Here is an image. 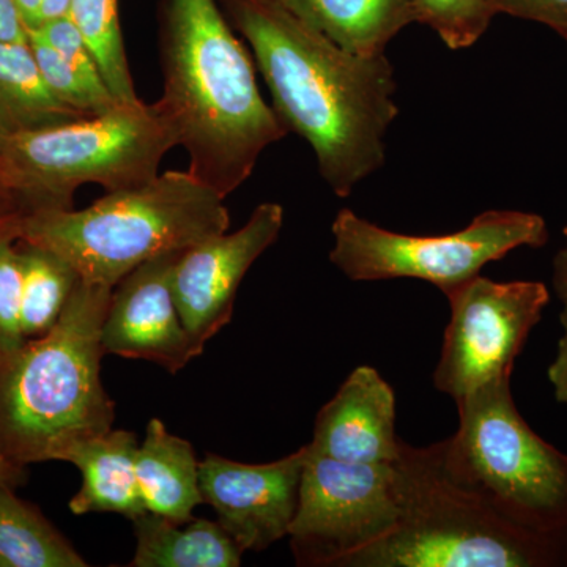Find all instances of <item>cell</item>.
<instances>
[{"label":"cell","instance_id":"cell-10","mask_svg":"<svg viewBox=\"0 0 567 567\" xmlns=\"http://www.w3.org/2000/svg\"><path fill=\"white\" fill-rule=\"evenodd\" d=\"M451 319L434 385L454 402L511 382L514 363L550 303L546 284L498 282L484 276L446 295Z\"/></svg>","mask_w":567,"mask_h":567},{"label":"cell","instance_id":"cell-34","mask_svg":"<svg viewBox=\"0 0 567 567\" xmlns=\"http://www.w3.org/2000/svg\"><path fill=\"white\" fill-rule=\"evenodd\" d=\"M25 481H28V468L11 464L0 451V484L17 491L18 487L24 486Z\"/></svg>","mask_w":567,"mask_h":567},{"label":"cell","instance_id":"cell-3","mask_svg":"<svg viewBox=\"0 0 567 567\" xmlns=\"http://www.w3.org/2000/svg\"><path fill=\"white\" fill-rule=\"evenodd\" d=\"M111 293L78 282L51 331L0 353V451L11 464L63 462L81 442L111 431L115 404L102 382Z\"/></svg>","mask_w":567,"mask_h":567},{"label":"cell","instance_id":"cell-30","mask_svg":"<svg viewBox=\"0 0 567 567\" xmlns=\"http://www.w3.org/2000/svg\"><path fill=\"white\" fill-rule=\"evenodd\" d=\"M0 41H9V43L29 41L28 28L22 21L14 0H0Z\"/></svg>","mask_w":567,"mask_h":567},{"label":"cell","instance_id":"cell-24","mask_svg":"<svg viewBox=\"0 0 567 567\" xmlns=\"http://www.w3.org/2000/svg\"><path fill=\"white\" fill-rule=\"evenodd\" d=\"M29 43L44 81L50 85L52 93L66 106L84 115H96L121 104L112 95L106 82L89 80L61 54L31 33H29Z\"/></svg>","mask_w":567,"mask_h":567},{"label":"cell","instance_id":"cell-36","mask_svg":"<svg viewBox=\"0 0 567 567\" xmlns=\"http://www.w3.org/2000/svg\"><path fill=\"white\" fill-rule=\"evenodd\" d=\"M2 147H3V136H2V134H0V153H2Z\"/></svg>","mask_w":567,"mask_h":567},{"label":"cell","instance_id":"cell-1","mask_svg":"<svg viewBox=\"0 0 567 567\" xmlns=\"http://www.w3.org/2000/svg\"><path fill=\"white\" fill-rule=\"evenodd\" d=\"M252 51L287 133L303 137L324 183L349 197L385 164L399 114L393 63L350 54L275 0H218Z\"/></svg>","mask_w":567,"mask_h":567},{"label":"cell","instance_id":"cell-28","mask_svg":"<svg viewBox=\"0 0 567 567\" xmlns=\"http://www.w3.org/2000/svg\"><path fill=\"white\" fill-rule=\"evenodd\" d=\"M0 200L21 205L28 213L47 208L31 178L22 174L2 155H0Z\"/></svg>","mask_w":567,"mask_h":567},{"label":"cell","instance_id":"cell-25","mask_svg":"<svg viewBox=\"0 0 567 567\" xmlns=\"http://www.w3.org/2000/svg\"><path fill=\"white\" fill-rule=\"evenodd\" d=\"M22 265L18 241H0V353L25 341L21 330Z\"/></svg>","mask_w":567,"mask_h":567},{"label":"cell","instance_id":"cell-32","mask_svg":"<svg viewBox=\"0 0 567 567\" xmlns=\"http://www.w3.org/2000/svg\"><path fill=\"white\" fill-rule=\"evenodd\" d=\"M71 0H43L39 13H37L35 21H33L32 29L40 28L47 22L61 20V18L70 17Z\"/></svg>","mask_w":567,"mask_h":567},{"label":"cell","instance_id":"cell-5","mask_svg":"<svg viewBox=\"0 0 567 567\" xmlns=\"http://www.w3.org/2000/svg\"><path fill=\"white\" fill-rule=\"evenodd\" d=\"M393 466L399 518L393 532L344 567L567 566V540L502 516L447 473L439 446L402 442Z\"/></svg>","mask_w":567,"mask_h":567},{"label":"cell","instance_id":"cell-17","mask_svg":"<svg viewBox=\"0 0 567 567\" xmlns=\"http://www.w3.org/2000/svg\"><path fill=\"white\" fill-rule=\"evenodd\" d=\"M199 464L188 440L171 434L163 421H148L137 447L136 475L147 511L175 524L193 520V511L203 505Z\"/></svg>","mask_w":567,"mask_h":567},{"label":"cell","instance_id":"cell-6","mask_svg":"<svg viewBox=\"0 0 567 567\" xmlns=\"http://www.w3.org/2000/svg\"><path fill=\"white\" fill-rule=\"evenodd\" d=\"M456 405V434L436 443L447 473L514 524L567 540V456L529 427L511 382Z\"/></svg>","mask_w":567,"mask_h":567},{"label":"cell","instance_id":"cell-15","mask_svg":"<svg viewBox=\"0 0 567 567\" xmlns=\"http://www.w3.org/2000/svg\"><path fill=\"white\" fill-rule=\"evenodd\" d=\"M137 439L114 431L81 442L65 456L82 475L80 492L70 499L74 516L114 513L134 520L148 513L136 475Z\"/></svg>","mask_w":567,"mask_h":567},{"label":"cell","instance_id":"cell-8","mask_svg":"<svg viewBox=\"0 0 567 567\" xmlns=\"http://www.w3.org/2000/svg\"><path fill=\"white\" fill-rule=\"evenodd\" d=\"M331 233V264L350 281L420 279L445 297L514 249L540 248L548 241L543 216L516 210L484 212L457 233L421 237L383 229L342 208Z\"/></svg>","mask_w":567,"mask_h":567},{"label":"cell","instance_id":"cell-19","mask_svg":"<svg viewBox=\"0 0 567 567\" xmlns=\"http://www.w3.org/2000/svg\"><path fill=\"white\" fill-rule=\"evenodd\" d=\"M89 117L66 106L41 74L29 41H0V134L37 132Z\"/></svg>","mask_w":567,"mask_h":567},{"label":"cell","instance_id":"cell-38","mask_svg":"<svg viewBox=\"0 0 567 567\" xmlns=\"http://www.w3.org/2000/svg\"><path fill=\"white\" fill-rule=\"evenodd\" d=\"M565 40H566V43H567V37H566V39H565Z\"/></svg>","mask_w":567,"mask_h":567},{"label":"cell","instance_id":"cell-35","mask_svg":"<svg viewBox=\"0 0 567 567\" xmlns=\"http://www.w3.org/2000/svg\"><path fill=\"white\" fill-rule=\"evenodd\" d=\"M14 2H17L22 21H24L25 28H28L29 31L33 25V21H35L37 13H39L43 0H14Z\"/></svg>","mask_w":567,"mask_h":567},{"label":"cell","instance_id":"cell-18","mask_svg":"<svg viewBox=\"0 0 567 567\" xmlns=\"http://www.w3.org/2000/svg\"><path fill=\"white\" fill-rule=\"evenodd\" d=\"M136 550L128 567H238L244 551L219 522L175 524L148 513L134 518Z\"/></svg>","mask_w":567,"mask_h":567},{"label":"cell","instance_id":"cell-2","mask_svg":"<svg viewBox=\"0 0 567 567\" xmlns=\"http://www.w3.org/2000/svg\"><path fill=\"white\" fill-rule=\"evenodd\" d=\"M159 54L156 107L188 153V173L226 199L286 126L260 95L256 62L218 0H166Z\"/></svg>","mask_w":567,"mask_h":567},{"label":"cell","instance_id":"cell-4","mask_svg":"<svg viewBox=\"0 0 567 567\" xmlns=\"http://www.w3.org/2000/svg\"><path fill=\"white\" fill-rule=\"evenodd\" d=\"M224 200L188 171H167L82 210L28 213L20 241L58 254L81 281L114 289L140 265L227 233Z\"/></svg>","mask_w":567,"mask_h":567},{"label":"cell","instance_id":"cell-26","mask_svg":"<svg viewBox=\"0 0 567 567\" xmlns=\"http://www.w3.org/2000/svg\"><path fill=\"white\" fill-rule=\"evenodd\" d=\"M29 33L44 41L48 47L61 54L66 62L71 63L74 69L80 70L89 80L104 82L102 71H100L99 63L93 58L87 41L70 17L47 22L40 28L32 29Z\"/></svg>","mask_w":567,"mask_h":567},{"label":"cell","instance_id":"cell-12","mask_svg":"<svg viewBox=\"0 0 567 567\" xmlns=\"http://www.w3.org/2000/svg\"><path fill=\"white\" fill-rule=\"evenodd\" d=\"M308 447L270 464H241L207 454L199 464L204 503L241 551H264L289 536Z\"/></svg>","mask_w":567,"mask_h":567},{"label":"cell","instance_id":"cell-9","mask_svg":"<svg viewBox=\"0 0 567 567\" xmlns=\"http://www.w3.org/2000/svg\"><path fill=\"white\" fill-rule=\"evenodd\" d=\"M308 447L289 537L298 566L344 567L398 525L393 466L350 464Z\"/></svg>","mask_w":567,"mask_h":567},{"label":"cell","instance_id":"cell-20","mask_svg":"<svg viewBox=\"0 0 567 567\" xmlns=\"http://www.w3.org/2000/svg\"><path fill=\"white\" fill-rule=\"evenodd\" d=\"M89 563L41 513L0 484V567H85Z\"/></svg>","mask_w":567,"mask_h":567},{"label":"cell","instance_id":"cell-7","mask_svg":"<svg viewBox=\"0 0 567 567\" xmlns=\"http://www.w3.org/2000/svg\"><path fill=\"white\" fill-rule=\"evenodd\" d=\"M175 145L177 136L162 111L140 100L6 136L0 155L31 178L47 208H73L74 193L82 185L93 183L114 193L153 181Z\"/></svg>","mask_w":567,"mask_h":567},{"label":"cell","instance_id":"cell-33","mask_svg":"<svg viewBox=\"0 0 567 567\" xmlns=\"http://www.w3.org/2000/svg\"><path fill=\"white\" fill-rule=\"evenodd\" d=\"M551 284L563 306H567V241L565 248L559 249L555 256Z\"/></svg>","mask_w":567,"mask_h":567},{"label":"cell","instance_id":"cell-16","mask_svg":"<svg viewBox=\"0 0 567 567\" xmlns=\"http://www.w3.org/2000/svg\"><path fill=\"white\" fill-rule=\"evenodd\" d=\"M341 50L363 58L386 52L402 29L415 22L410 0H275Z\"/></svg>","mask_w":567,"mask_h":567},{"label":"cell","instance_id":"cell-14","mask_svg":"<svg viewBox=\"0 0 567 567\" xmlns=\"http://www.w3.org/2000/svg\"><path fill=\"white\" fill-rule=\"evenodd\" d=\"M402 442L395 434L393 386L371 365H358L317 413L308 446L334 461L390 465Z\"/></svg>","mask_w":567,"mask_h":567},{"label":"cell","instance_id":"cell-11","mask_svg":"<svg viewBox=\"0 0 567 567\" xmlns=\"http://www.w3.org/2000/svg\"><path fill=\"white\" fill-rule=\"evenodd\" d=\"M282 224L281 205L260 204L237 233L215 235L181 254L173 271L175 303L200 346L230 322L245 275L278 240Z\"/></svg>","mask_w":567,"mask_h":567},{"label":"cell","instance_id":"cell-13","mask_svg":"<svg viewBox=\"0 0 567 567\" xmlns=\"http://www.w3.org/2000/svg\"><path fill=\"white\" fill-rule=\"evenodd\" d=\"M182 252L140 265L112 289L102 328L104 354L151 361L177 374L204 353L175 303L173 271Z\"/></svg>","mask_w":567,"mask_h":567},{"label":"cell","instance_id":"cell-21","mask_svg":"<svg viewBox=\"0 0 567 567\" xmlns=\"http://www.w3.org/2000/svg\"><path fill=\"white\" fill-rule=\"evenodd\" d=\"M22 265L21 330L25 339L40 338L54 328L81 281L58 254L18 241Z\"/></svg>","mask_w":567,"mask_h":567},{"label":"cell","instance_id":"cell-22","mask_svg":"<svg viewBox=\"0 0 567 567\" xmlns=\"http://www.w3.org/2000/svg\"><path fill=\"white\" fill-rule=\"evenodd\" d=\"M70 18L87 41L112 95L121 103L140 102L126 58L118 0H71Z\"/></svg>","mask_w":567,"mask_h":567},{"label":"cell","instance_id":"cell-31","mask_svg":"<svg viewBox=\"0 0 567 567\" xmlns=\"http://www.w3.org/2000/svg\"><path fill=\"white\" fill-rule=\"evenodd\" d=\"M28 212L21 205L0 200V241H20Z\"/></svg>","mask_w":567,"mask_h":567},{"label":"cell","instance_id":"cell-23","mask_svg":"<svg viewBox=\"0 0 567 567\" xmlns=\"http://www.w3.org/2000/svg\"><path fill=\"white\" fill-rule=\"evenodd\" d=\"M415 22L429 25L450 50L473 47L496 17L492 0H410Z\"/></svg>","mask_w":567,"mask_h":567},{"label":"cell","instance_id":"cell-27","mask_svg":"<svg viewBox=\"0 0 567 567\" xmlns=\"http://www.w3.org/2000/svg\"><path fill=\"white\" fill-rule=\"evenodd\" d=\"M496 14L540 22L567 37V0H492Z\"/></svg>","mask_w":567,"mask_h":567},{"label":"cell","instance_id":"cell-37","mask_svg":"<svg viewBox=\"0 0 567 567\" xmlns=\"http://www.w3.org/2000/svg\"><path fill=\"white\" fill-rule=\"evenodd\" d=\"M563 234H565L566 241H567V226L565 227V230H563Z\"/></svg>","mask_w":567,"mask_h":567},{"label":"cell","instance_id":"cell-29","mask_svg":"<svg viewBox=\"0 0 567 567\" xmlns=\"http://www.w3.org/2000/svg\"><path fill=\"white\" fill-rule=\"evenodd\" d=\"M559 322L563 327V336L559 338L557 354L548 368V380L554 386L555 398L567 405V306H563Z\"/></svg>","mask_w":567,"mask_h":567}]
</instances>
